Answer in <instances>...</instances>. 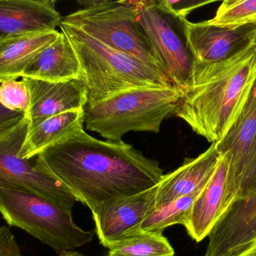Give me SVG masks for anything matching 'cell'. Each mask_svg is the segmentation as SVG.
<instances>
[{
	"label": "cell",
	"mask_w": 256,
	"mask_h": 256,
	"mask_svg": "<svg viewBox=\"0 0 256 256\" xmlns=\"http://www.w3.org/2000/svg\"><path fill=\"white\" fill-rule=\"evenodd\" d=\"M84 109L52 116L29 128L19 156L31 160L46 150L66 142L82 132L84 130Z\"/></svg>",
	"instance_id": "ac0fdd59"
},
{
	"label": "cell",
	"mask_w": 256,
	"mask_h": 256,
	"mask_svg": "<svg viewBox=\"0 0 256 256\" xmlns=\"http://www.w3.org/2000/svg\"><path fill=\"white\" fill-rule=\"evenodd\" d=\"M198 194L184 196L156 206L142 223V232L162 234L164 229L175 224L186 227L193 204Z\"/></svg>",
	"instance_id": "ffe728a7"
},
{
	"label": "cell",
	"mask_w": 256,
	"mask_h": 256,
	"mask_svg": "<svg viewBox=\"0 0 256 256\" xmlns=\"http://www.w3.org/2000/svg\"><path fill=\"white\" fill-rule=\"evenodd\" d=\"M91 212L120 198L154 188L162 179L158 162L124 142L95 138L84 130L35 157Z\"/></svg>",
	"instance_id": "6da1fadb"
},
{
	"label": "cell",
	"mask_w": 256,
	"mask_h": 256,
	"mask_svg": "<svg viewBox=\"0 0 256 256\" xmlns=\"http://www.w3.org/2000/svg\"><path fill=\"white\" fill-rule=\"evenodd\" d=\"M77 2L80 8L62 18L64 23L166 73L139 22L138 1L83 0Z\"/></svg>",
	"instance_id": "5b68a950"
},
{
	"label": "cell",
	"mask_w": 256,
	"mask_h": 256,
	"mask_svg": "<svg viewBox=\"0 0 256 256\" xmlns=\"http://www.w3.org/2000/svg\"><path fill=\"white\" fill-rule=\"evenodd\" d=\"M182 92L170 88H138L120 92L84 109V124L112 142L130 132H160L163 121L176 112Z\"/></svg>",
	"instance_id": "277c9868"
},
{
	"label": "cell",
	"mask_w": 256,
	"mask_h": 256,
	"mask_svg": "<svg viewBox=\"0 0 256 256\" xmlns=\"http://www.w3.org/2000/svg\"><path fill=\"white\" fill-rule=\"evenodd\" d=\"M228 162L221 155L216 169L194 200L186 226L192 239L200 242L209 236L218 220L229 208L227 186Z\"/></svg>",
	"instance_id": "2e32d148"
},
{
	"label": "cell",
	"mask_w": 256,
	"mask_h": 256,
	"mask_svg": "<svg viewBox=\"0 0 256 256\" xmlns=\"http://www.w3.org/2000/svg\"><path fill=\"white\" fill-rule=\"evenodd\" d=\"M22 80L28 86L30 98L29 109L25 114L29 128L48 118L66 112L84 110L88 106V90L80 79L58 83L25 78Z\"/></svg>",
	"instance_id": "4fadbf2b"
},
{
	"label": "cell",
	"mask_w": 256,
	"mask_h": 256,
	"mask_svg": "<svg viewBox=\"0 0 256 256\" xmlns=\"http://www.w3.org/2000/svg\"><path fill=\"white\" fill-rule=\"evenodd\" d=\"M256 192V142L241 180L238 197H246Z\"/></svg>",
	"instance_id": "cb8c5ba5"
},
{
	"label": "cell",
	"mask_w": 256,
	"mask_h": 256,
	"mask_svg": "<svg viewBox=\"0 0 256 256\" xmlns=\"http://www.w3.org/2000/svg\"><path fill=\"white\" fill-rule=\"evenodd\" d=\"M0 212L10 226L23 229L60 254L94 239V230L74 223L72 211L30 193L0 188Z\"/></svg>",
	"instance_id": "8992f818"
},
{
	"label": "cell",
	"mask_w": 256,
	"mask_h": 256,
	"mask_svg": "<svg viewBox=\"0 0 256 256\" xmlns=\"http://www.w3.org/2000/svg\"><path fill=\"white\" fill-rule=\"evenodd\" d=\"M0 102L1 106L10 110L26 114L29 109L30 98L24 80H7L1 82Z\"/></svg>",
	"instance_id": "603a6c76"
},
{
	"label": "cell",
	"mask_w": 256,
	"mask_h": 256,
	"mask_svg": "<svg viewBox=\"0 0 256 256\" xmlns=\"http://www.w3.org/2000/svg\"><path fill=\"white\" fill-rule=\"evenodd\" d=\"M204 256H241L256 242V192L236 198L210 234Z\"/></svg>",
	"instance_id": "30bf717a"
},
{
	"label": "cell",
	"mask_w": 256,
	"mask_h": 256,
	"mask_svg": "<svg viewBox=\"0 0 256 256\" xmlns=\"http://www.w3.org/2000/svg\"><path fill=\"white\" fill-rule=\"evenodd\" d=\"M241 256H256V242L246 252Z\"/></svg>",
	"instance_id": "4316f807"
},
{
	"label": "cell",
	"mask_w": 256,
	"mask_h": 256,
	"mask_svg": "<svg viewBox=\"0 0 256 256\" xmlns=\"http://www.w3.org/2000/svg\"><path fill=\"white\" fill-rule=\"evenodd\" d=\"M253 44H254V46H256V38H254V42H253Z\"/></svg>",
	"instance_id": "f1b7e54d"
},
{
	"label": "cell",
	"mask_w": 256,
	"mask_h": 256,
	"mask_svg": "<svg viewBox=\"0 0 256 256\" xmlns=\"http://www.w3.org/2000/svg\"><path fill=\"white\" fill-rule=\"evenodd\" d=\"M60 29L80 64L88 90L86 106L130 90L175 86L166 73L106 46L82 30L64 22Z\"/></svg>",
	"instance_id": "3957f363"
},
{
	"label": "cell",
	"mask_w": 256,
	"mask_h": 256,
	"mask_svg": "<svg viewBox=\"0 0 256 256\" xmlns=\"http://www.w3.org/2000/svg\"><path fill=\"white\" fill-rule=\"evenodd\" d=\"M0 256H22L14 235L5 226L0 228Z\"/></svg>",
	"instance_id": "484cf974"
},
{
	"label": "cell",
	"mask_w": 256,
	"mask_h": 256,
	"mask_svg": "<svg viewBox=\"0 0 256 256\" xmlns=\"http://www.w3.org/2000/svg\"><path fill=\"white\" fill-rule=\"evenodd\" d=\"M256 142V80L239 116L224 138L215 143L228 162L227 194L229 206L236 200L241 180Z\"/></svg>",
	"instance_id": "8fae6325"
},
{
	"label": "cell",
	"mask_w": 256,
	"mask_h": 256,
	"mask_svg": "<svg viewBox=\"0 0 256 256\" xmlns=\"http://www.w3.org/2000/svg\"><path fill=\"white\" fill-rule=\"evenodd\" d=\"M58 30L28 34L0 41V82L18 80L26 67L59 36Z\"/></svg>",
	"instance_id": "d6986e66"
},
{
	"label": "cell",
	"mask_w": 256,
	"mask_h": 256,
	"mask_svg": "<svg viewBox=\"0 0 256 256\" xmlns=\"http://www.w3.org/2000/svg\"><path fill=\"white\" fill-rule=\"evenodd\" d=\"M208 22L221 28L256 24V0H226Z\"/></svg>",
	"instance_id": "7402d4cb"
},
{
	"label": "cell",
	"mask_w": 256,
	"mask_h": 256,
	"mask_svg": "<svg viewBox=\"0 0 256 256\" xmlns=\"http://www.w3.org/2000/svg\"><path fill=\"white\" fill-rule=\"evenodd\" d=\"M163 5L178 17L186 18L192 12L202 6L212 4L214 1L202 0H161Z\"/></svg>",
	"instance_id": "d4e9b609"
},
{
	"label": "cell",
	"mask_w": 256,
	"mask_h": 256,
	"mask_svg": "<svg viewBox=\"0 0 256 256\" xmlns=\"http://www.w3.org/2000/svg\"><path fill=\"white\" fill-rule=\"evenodd\" d=\"M174 250L162 234L142 232L115 244L108 256H174Z\"/></svg>",
	"instance_id": "44dd1931"
},
{
	"label": "cell",
	"mask_w": 256,
	"mask_h": 256,
	"mask_svg": "<svg viewBox=\"0 0 256 256\" xmlns=\"http://www.w3.org/2000/svg\"><path fill=\"white\" fill-rule=\"evenodd\" d=\"M256 80L254 44L222 62H196L174 115L210 143H216L239 116Z\"/></svg>",
	"instance_id": "7a4b0ae2"
},
{
	"label": "cell",
	"mask_w": 256,
	"mask_h": 256,
	"mask_svg": "<svg viewBox=\"0 0 256 256\" xmlns=\"http://www.w3.org/2000/svg\"><path fill=\"white\" fill-rule=\"evenodd\" d=\"M138 8L139 22L160 64L184 92L196 64L187 38L188 20L169 11L161 0H138Z\"/></svg>",
	"instance_id": "ba28073f"
},
{
	"label": "cell",
	"mask_w": 256,
	"mask_h": 256,
	"mask_svg": "<svg viewBox=\"0 0 256 256\" xmlns=\"http://www.w3.org/2000/svg\"><path fill=\"white\" fill-rule=\"evenodd\" d=\"M220 158L221 154L212 144L197 157L186 158L178 168L164 175L157 185L156 206L200 193L214 175Z\"/></svg>",
	"instance_id": "9a60e30c"
},
{
	"label": "cell",
	"mask_w": 256,
	"mask_h": 256,
	"mask_svg": "<svg viewBox=\"0 0 256 256\" xmlns=\"http://www.w3.org/2000/svg\"><path fill=\"white\" fill-rule=\"evenodd\" d=\"M157 186L148 191L114 199L92 211L100 244L110 248L142 233V224L156 206Z\"/></svg>",
	"instance_id": "9c48e42d"
},
{
	"label": "cell",
	"mask_w": 256,
	"mask_h": 256,
	"mask_svg": "<svg viewBox=\"0 0 256 256\" xmlns=\"http://www.w3.org/2000/svg\"><path fill=\"white\" fill-rule=\"evenodd\" d=\"M29 130L26 116L0 130V188L36 194L58 208L72 211L76 196L58 178L41 168L32 158L19 156Z\"/></svg>",
	"instance_id": "52a82bcc"
},
{
	"label": "cell",
	"mask_w": 256,
	"mask_h": 256,
	"mask_svg": "<svg viewBox=\"0 0 256 256\" xmlns=\"http://www.w3.org/2000/svg\"><path fill=\"white\" fill-rule=\"evenodd\" d=\"M56 0H0V41L56 30L62 17Z\"/></svg>",
	"instance_id": "5bb4252c"
},
{
	"label": "cell",
	"mask_w": 256,
	"mask_h": 256,
	"mask_svg": "<svg viewBox=\"0 0 256 256\" xmlns=\"http://www.w3.org/2000/svg\"><path fill=\"white\" fill-rule=\"evenodd\" d=\"M60 256H84L83 254H80V253L76 252L68 251L66 252L62 253L60 254Z\"/></svg>",
	"instance_id": "83f0119b"
},
{
	"label": "cell",
	"mask_w": 256,
	"mask_h": 256,
	"mask_svg": "<svg viewBox=\"0 0 256 256\" xmlns=\"http://www.w3.org/2000/svg\"><path fill=\"white\" fill-rule=\"evenodd\" d=\"M187 38L196 62L216 64L236 56L252 46L256 24L221 28L208 20L187 22Z\"/></svg>",
	"instance_id": "7c38bea8"
},
{
	"label": "cell",
	"mask_w": 256,
	"mask_h": 256,
	"mask_svg": "<svg viewBox=\"0 0 256 256\" xmlns=\"http://www.w3.org/2000/svg\"><path fill=\"white\" fill-rule=\"evenodd\" d=\"M24 78L52 83L82 80L78 60L64 32H60L56 40L26 67L22 74Z\"/></svg>",
	"instance_id": "e0dca14e"
}]
</instances>
